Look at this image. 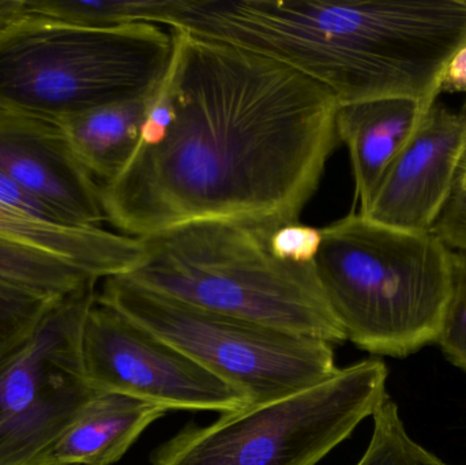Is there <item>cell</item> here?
<instances>
[{"label":"cell","instance_id":"cell-1","mask_svg":"<svg viewBox=\"0 0 466 465\" xmlns=\"http://www.w3.org/2000/svg\"><path fill=\"white\" fill-rule=\"evenodd\" d=\"M174 119L101 186L106 221L145 238L183 224L299 221L339 141L337 98L265 55L172 29Z\"/></svg>","mask_w":466,"mask_h":465},{"label":"cell","instance_id":"cell-2","mask_svg":"<svg viewBox=\"0 0 466 465\" xmlns=\"http://www.w3.org/2000/svg\"><path fill=\"white\" fill-rule=\"evenodd\" d=\"M160 25L277 60L339 106L430 97L448 62V25L429 0H167Z\"/></svg>","mask_w":466,"mask_h":465},{"label":"cell","instance_id":"cell-3","mask_svg":"<svg viewBox=\"0 0 466 465\" xmlns=\"http://www.w3.org/2000/svg\"><path fill=\"white\" fill-rule=\"evenodd\" d=\"M312 265L331 314L359 349L407 358L437 344L456 291L457 251L434 232L350 213L322 228Z\"/></svg>","mask_w":466,"mask_h":465},{"label":"cell","instance_id":"cell-4","mask_svg":"<svg viewBox=\"0 0 466 465\" xmlns=\"http://www.w3.org/2000/svg\"><path fill=\"white\" fill-rule=\"evenodd\" d=\"M276 228L204 220L138 238L141 256L123 276L197 308L331 346L345 343L314 265L290 264L271 253L268 237Z\"/></svg>","mask_w":466,"mask_h":465},{"label":"cell","instance_id":"cell-5","mask_svg":"<svg viewBox=\"0 0 466 465\" xmlns=\"http://www.w3.org/2000/svg\"><path fill=\"white\" fill-rule=\"evenodd\" d=\"M172 55L160 25L111 29L24 16L0 32V112L59 122L153 92Z\"/></svg>","mask_w":466,"mask_h":465},{"label":"cell","instance_id":"cell-6","mask_svg":"<svg viewBox=\"0 0 466 465\" xmlns=\"http://www.w3.org/2000/svg\"><path fill=\"white\" fill-rule=\"evenodd\" d=\"M389 370L380 359L339 369L295 395L186 426L155 450L153 465H317L382 403Z\"/></svg>","mask_w":466,"mask_h":465},{"label":"cell","instance_id":"cell-7","mask_svg":"<svg viewBox=\"0 0 466 465\" xmlns=\"http://www.w3.org/2000/svg\"><path fill=\"white\" fill-rule=\"evenodd\" d=\"M97 302L185 352L240 390L249 406L295 395L339 371L328 341L197 308L123 275L104 280Z\"/></svg>","mask_w":466,"mask_h":465},{"label":"cell","instance_id":"cell-8","mask_svg":"<svg viewBox=\"0 0 466 465\" xmlns=\"http://www.w3.org/2000/svg\"><path fill=\"white\" fill-rule=\"evenodd\" d=\"M97 281L55 299L29 339L0 363V465H35L96 392L81 344Z\"/></svg>","mask_w":466,"mask_h":465},{"label":"cell","instance_id":"cell-9","mask_svg":"<svg viewBox=\"0 0 466 465\" xmlns=\"http://www.w3.org/2000/svg\"><path fill=\"white\" fill-rule=\"evenodd\" d=\"M82 363L97 392L131 396L168 411H238L240 390L109 306L96 302L82 332Z\"/></svg>","mask_w":466,"mask_h":465},{"label":"cell","instance_id":"cell-10","mask_svg":"<svg viewBox=\"0 0 466 465\" xmlns=\"http://www.w3.org/2000/svg\"><path fill=\"white\" fill-rule=\"evenodd\" d=\"M465 157V117L435 103L389 164L360 215L394 228L431 231Z\"/></svg>","mask_w":466,"mask_h":465},{"label":"cell","instance_id":"cell-11","mask_svg":"<svg viewBox=\"0 0 466 465\" xmlns=\"http://www.w3.org/2000/svg\"><path fill=\"white\" fill-rule=\"evenodd\" d=\"M0 169L67 226L106 221L101 186L56 122L0 112Z\"/></svg>","mask_w":466,"mask_h":465},{"label":"cell","instance_id":"cell-12","mask_svg":"<svg viewBox=\"0 0 466 465\" xmlns=\"http://www.w3.org/2000/svg\"><path fill=\"white\" fill-rule=\"evenodd\" d=\"M168 409L96 390L35 465H112Z\"/></svg>","mask_w":466,"mask_h":465},{"label":"cell","instance_id":"cell-13","mask_svg":"<svg viewBox=\"0 0 466 465\" xmlns=\"http://www.w3.org/2000/svg\"><path fill=\"white\" fill-rule=\"evenodd\" d=\"M426 111L407 98H382L339 106V141L350 150L356 198L363 209L394 156L415 133Z\"/></svg>","mask_w":466,"mask_h":465},{"label":"cell","instance_id":"cell-14","mask_svg":"<svg viewBox=\"0 0 466 465\" xmlns=\"http://www.w3.org/2000/svg\"><path fill=\"white\" fill-rule=\"evenodd\" d=\"M0 237L70 259L97 278L130 272L141 256L138 238L100 227L46 223L0 204Z\"/></svg>","mask_w":466,"mask_h":465},{"label":"cell","instance_id":"cell-15","mask_svg":"<svg viewBox=\"0 0 466 465\" xmlns=\"http://www.w3.org/2000/svg\"><path fill=\"white\" fill-rule=\"evenodd\" d=\"M157 87L139 97L90 109L57 122L76 157L93 177L109 182L130 163L138 149L142 125Z\"/></svg>","mask_w":466,"mask_h":465},{"label":"cell","instance_id":"cell-16","mask_svg":"<svg viewBox=\"0 0 466 465\" xmlns=\"http://www.w3.org/2000/svg\"><path fill=\"white\" fill-rule=\"evenodd\" d=\"M93 278L70 259L0 237L2 283L44 297L59 298L76 291Z\"/></svg>","mask_w":466,"mask_h":465},{"label":"cell","instance_id":"cell-17","mask_svg":"<svg viewBox=\"0 0 466 465\" xmlns=\"http://www.w3.org/2000/svg\"><path fill=\"white\" fill-rule=\"evenodd\" d=\"M26 15L71 26L111 29L158 25L166 0H25Z\"/></svg>","mask_w":466,"mask_h":465},{"label":"cell","instance_id":"cell-18","mask_svg":"<svg viewBox=\"0 0 466 465\" xmlns=\"http://www.w3.org/2000/svg\"><path fill=\"white\" fill-rule=\"evenodd\" d=\"M372 420L371 440L356 465H451L410 439L390 396H385Z\"/></svg>","mask_w":466,"mask_h":465},{"label":"cell","instance_id":"cell-19","mask_svg":"<svg viewBox=\"0 0 466 465\" xmlns=\"http://www.w3.org/2000/svg\"><path fill=\"white\" fill-rule=\"evenodd\" d=\"M55 299L0 281V363L29 339Z\"/></svg>","mask_w":466,"mask_h":465},{"label":"cell","instance_id":"cell-20","mask_svg":"<svg viewBox=\"0 0 466 465\" xmlns=\"http://www.w3.org/2000/svg\"><path fill=\"white\" fill-rule=\"evenodd\" d=\"M437 344L446 358L466 373V253L460 251L456 291Z\"/></svg>","mask_w":466,"mask_h":465},{"label":"cell","instance_id":"cell-21","mask_svg":"<svg viewBox=\"0 0 466 465\" xmlns=\"http://www.w3.org/2000/svg\"><path fill=\"white\" fill-rule=\"evenodd\" d=\"M322 245V229L293 221L277 227L268 237V248L276 258L290 264L309 265Z\"/></svg>","mask_w":466,"mask_h":465},{"label":"cell","instance_id":"cell-22","mask_svg":"<svg viewBox=\"0 0 466 465\" xmlns=\"http://www.w3.org/2000/svg\"><path fill=\"white\" fill-rule=\"evenodd\" d=\"M431 231L454 251L466 253V191L454 188Z\"/></svg>","mask_w":466,"mask_h":465},{"label":"cell","instance_id":"cell-23","mask_svg":"<svg viewBox=\"0 0 466 465\" xmlns=\"http://www.w3.org/2000/svg\"><path fill=\"white\" fill-rule=\"evenodd\" d=\"M0 204L19 210L25 215L32 216V217L38 218V220L46 221V223L67 226L55 210L27 194L2 169H0Z\"/></svg>","mask_w":466,"mask_h":465},{"label":"cell","instance_id":"cell-24","mask_svg":"<svg viewBox=\"0 0 466 465\" xmlns=\"http://www.w3.org/2000/svg\"><path fill=\"white\" fill-rule=\"evenodd\" d=\"M441 89L442 92L466 93V45L462 46L446 66Z\"/></svg>","mask_w":466,"mask_h":465},{"label":"cell","instance_id":"cell-25","mask_svg":"<svg viewBox=\"0 0 466 465\" xmlns=\"http://www.w3.org/2000/svg\"><path fill=\"white\" fill-rule=\"evenodd\" d=\"M26 16L25 0H0V32Z\"/></svg>","mask_w":466,"mask_h":465},{"label":"cell","instance_id":"cell-26","mask_svg":"<svg viewBox=\"0 0 466 465\" xmlns=\"http://www.w3.org/2000/svg\"><path fill=\"white\" fill-rule=\"evenodd\" d=\"M456 187L460 188V190L466 191V157L464 161H462L461 167H460Z\"/></svg>","mask_w":466,"mask_h":465},{"label":"cell","instance_id":"cell-27","mask_svg":"<svg viewBox=\"0 0 466 465\" xmlns=\"http://www.w3.org/2000/svg\"><path fill=\"white\" fill-rule=\"evenodd\" d=\"M460 114H461L462 116H464L466 119V101L464 103V106H462L461 112H460Z\"/></svg>","mask_w":466,"mask_h":465}]
</instances>
